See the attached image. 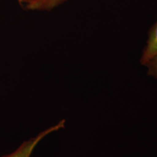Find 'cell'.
<instances>
[{"label": "cell", "instance_id": "cell-1", "mask_svg": "<svg viewBox=\"0 0 157 157\" xmlns=\"http://www.w3.org/2000/svg\"><path fill=\"white\" fill-rule=\"evenodd\" d=\"M65 124H66V121L63 119V120L59 121L58 123H57L56 124L51 126L49 128L39 132L36 136L32 137L29 140L24 141L18 148L15 149L14 151L7 155H5L3 157H31L37 145L45 137H47L51 133L57 132V131L64 128Z\"/></svg>", "mask_w": 157, "mask_h": 157}, {"label": "cell", "instance_id": "cell-2", "mask_svg": "<svg viewBox=\"0 0 157 157\" xmlns=\"http://www.w3.org/2000/svg\"><path fill=\"white\" fill-rule=\"evenodd\" d=\"M157 55V22L151 27L148 32L146 46L143 48L140 62L145 66L151 59Z\"/></svg>", "mask_w": 157, "mask_h": 157}, {"label": "cell", "instance_id": "cell-3", "mask_svg": "<svg viewBox=\"0 0 157 157\" xmlns=\"http://www.w3.org/2000/svg\"><path fill=\"white\" fill-rule=\"evenodd\" d=\"M69 0H25L24 5L32 11H50Z\"/></svg>", "mask_w": 157, "mask_h": 157}, {"label": "cell", "instance_id": "cell-4", "mask_svg": "<svg viewBox=\"0 0 157 157\" xmlns=\"http://www.w3.org/2000/svg\"><path fill=\"white\" fill-rule=\"evenodd\" d=\"M147 67V74L148 76L157 78V55L151 59L145 65Z\"/></svg>", "mask_w": 157, "mask_h": 157}, {"label": "cell", "instance_id": "cell-5", "mask_svg": "<svg viewBox=\"0 0 157 157\" xmlns=\"http://www.w3.org/2000/svg\"><path fill=\"white\" fill-rule=\"evenodd\" d=\"M17 1H18L20 3H23V4H24L25 0H17Z\"/></svg>", "mask_w": 157, "mask_h": 157}]
</instances>
